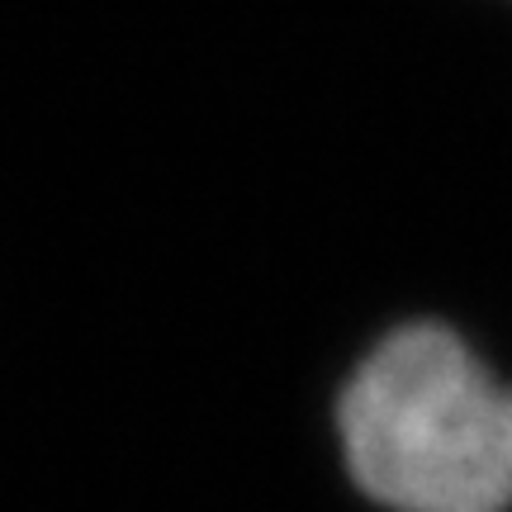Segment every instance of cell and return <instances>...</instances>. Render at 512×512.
I'll return each instance as SVG.
<instances>
[{"mask_svg": "<svg viewBox=\"0 0 512 512\" xmlns=\"http://www.w3.org/2000/svg\"><path fill=\"white\" fill-rule=\"evenodd\" d=\"M356 484L394 512L512 508V389L446 328L384 337L342 394Z\"/></svg>", "mask_w": 512, "mask_h": 512, "instance_id": "1", "label": "cell"}]
</instances>
